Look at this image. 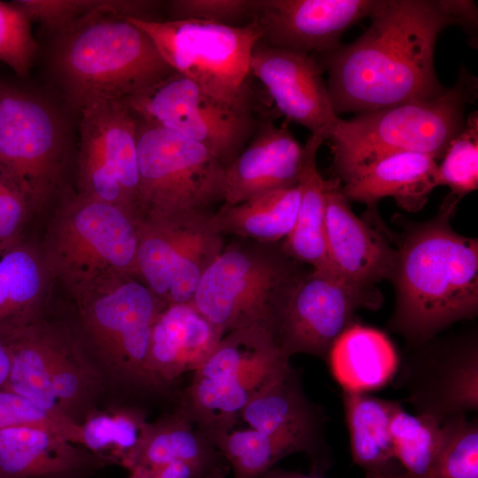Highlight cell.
<instances>
[{
    "label": "cell",
    "instance_id": "obj_35",
    "mask_svg": "<svg viewBox=\"0 0 478 478\" xmlns=\"http://www.w3.org/2000/svg\"><path fill=\"white\" fill-rule=\"evenodd\" d=\"M389 431L403 473L385 478L424 477L442 446V422L428 415L411 414L399 401L391 417Z\"/></svg>",
    "mask_w": 478,
    "mask_h": 478
},
{
    "label": "cell",
    "instance_id": "obj_23",
    "mask_svg": "<svg viewBox=\"0 0 478 478\" xmlns=\"http://www.w3.org/2000/svg\"><path fill=\"white\" fill-rule=\"evenodd\" d=\"M80 111V140L98 153L140 217L136 116L126 99H100Z\"/></svg>",
    "mask_w": 478,
    "mask_h": 478
},
{
    "label": "cell",
    "instance_id": "obj_11",
    "mask_svg": "<svg viewBox=\"0 0 478 478\" xmlns=\"http://www.w3.org/2000/svg\"><path fill=\"white\" fill-rule=\"evenodd\" d=\"M126 101L137 118L203 145L225 166L245 147L258 122L254 103H224L177 73Z\"/></svg>",
    "mask_w": 478,
    "mask_h": 478
},
{
    "label": "cell",
    "instance_id": "obj_33",
    "mask_svg": "<svg viewBox=\"0 0 478 478\" xmlns=\"http://www.w3.org/2000/svg\"><path fill=\"white\" fill-rule=\"evenodd\" d=\"M144 412L124 406L110 412H91L81 424L83 446L106 464L131 471L147 430Z\"/></svg>",
    "mask_w": 478,
    "mask_h": 478
},
{
    "label": "cell",
    "instance_id": "obj_38",
    "mask_svg": "<svg viewBox=\"0 0 478 478\" xmlns=\"http://www.w3.org/2000/svg\"><path fill=\"white\" fill-rule=\"evenodd\" d=\"M436 185L447 186L459 201L478 188V112L466 118L462 131L449 143L437 166Z\"/></svg>",
    "mask_w": 478,
    "mask_h": 478
},
{
    "label": "cell",
    "instance_id": "obj_32",
    "mask_svg": "<svg viewBox=\"0 0 478 478\" xmlns=\"http://www.w3.org/2000/svg\"><path fill=\"white\" fill-rule=\"evenodd\" d=\"M43 275L36 256L15 243L0 253V339L32 324Z\"/></svg>",
    "mask_w": 478,
    "mask_h": 478
},
{
    "label": "cell",
    "instance_id": "obj_12",
    "mask_svg": "<svg viewBox=\"0 0 478 478\" xmlns=\"http://www.w3.org/2000/svg\"><path fill=\"white\" fill-rule=\"evenodd\" d=\"M62 124L45 99L0 80V173L30 207L57 184L66 149Z\"/></svg>",
    "mask_w": 478,
    "mask_h": 478
},
{
    "label": "cell",
    "instance_id": "obj_45",
    "mask_svg": "<svg viewBox=\"0 0 478 478\" xmlns=\"http://www.w3.org/2000/svg\"><path fill=\"white\" fill-rule=\"evenodd\" d=\"M127 478H150L147 471L142 467H135L130 471Z\"/></svg>",
    "mask_w": 478,
    "mask_h": 478
},
{
    "label": "cell",
    "instance_id": "obj_34",
    "mask_svg": "<svg viewBox=\"0 0 478 478\" xmlns=\"http://www.w3.org/2000/svg\"><path fill=\"white\" fill-rule=\"evenodd\" d=\"M52 389L65 415L81 426L95 409L103 379L87 358L59 338L51 374Z\"/></svg>",
    "mask_w": 478,
    "mask_h": 478
},
{
    "label": "cell",
    "instance_id": "obj_3",
    "mask_svg": "<svg viewBox=\"0 0 478 478\" xmlns=\"http://www.w3.org/2000/svg\"><path fill=\"white\" fill-rule=\"evenodd\" d=\"M55 34L51 66L79 110L100 99H127L175 73L144 31L110 12Z\"/></svg>",
    "mask_w": 478,
    "mask_h": 478
},
{
    "label": "cell",
    "instance_id": "obj_9",
    "mask_svg": "<svg viewBox=\"0 0 478 478\" xmlns=\"http://www.w3.org/2000/svg\"><path fill=\"white\" fill-rule=\"evenodd\" d=\"M144 31L177 73L229 104L254 103L250 62L262 37L258 25L229 26L201 20L127 19Z\"/></svg>",
    "mask_w": 478,
    "mask_h": 478
},
{
    "label": "cell",
    "instance_id": "obj_19",
    "mask_svg": "<svg viewBox=\"0 0 478 478\" xmlns=\"http://www.w3.org/2000/svg\"><path fill=\"white\" fill-rule=\"evenodd\" d=\"M224 335L191 303L165 307L151 329L146 373L156 394L174 392L180 376L197 370Z\"/></svg>",
    "mask_w": 478,
    "mask_h": 478
},
{
    "label": "cell",
    "instance_id": "obj_6",
    "mask_svg": "<svg viewBox=\"0 0 478 478\" xmlns=\"http://www.w3.org/2000/svg\"><path fill=\"white\" fill-rule=\"evenodd\" d=\"M137 154L140 220L207 217L222 203L225 166L203 145L137 118Z\"/></svg>",
    "mask_w": 478,
    "mask_h": 478
},
{
    "label": "cell",
    "instance_id": "obj_43",
    "mask_svg": "<svg viewBox=\"0 0 478 478\" xmlns=\"http://www.w3.org/2000/svg\"><path fill=\"white\" fill-rule=\"evenodd\" d=\"M11 370V355L6 344L0 340V389L6 386Z\"/></svg>",
    "mask_w": 478,
    "mask_h": 478
},
{
    "label": "cell",
    "instance_id": "obj_25",
    "mask_svg": "<svg viewBox=\"0 0 478 478\" xmlns=\"http://www.w3.org/2000/svg\"><path fill=\"white\" fill-rule=\"evenodd\" d=\"M326 362L343 390L368 393L395 378L400 358L386 334L355 323L335 341Z\"/></svg>",
    "mask_w": 478,
    "mask_h": 478
},
{
    "label": "cell",
    "instance_id": "obj_36",
    "mask_svg": "<svg viewBox=\"0 0 478 478\" xmlns=\"http://www.w3.org/2000/svg\"><path fill=\"white\" fill-rule=\"evenodd\" d=\"M30 19L57 33L89 15L110 12L141 20H154L160 2L151 0H19L14 1Z\"/></svg>",
    "mask_w": 478,
    "mask_h": 478
},
{
    "label": "cell",
    "instance_id": "obj_7",
    "mask_svg": "<svg viewBox=\"0 0 478 478\" xmlns=\"http://www.w3.org/2000/svg\"><path fill=\"white\" fill-rule=\"evenodd\" d=\"M290 364L265 328L228 331L194 372L176 405L213 439L235 429L248 403Z\"/></svg>",
    "mask_w": 478,
    "mask_h": 478
},
{
    "label": "cell",
    "instance_id": "obj_1",
    "mask_svg": "<svg viewBox=\"0 0 478 478\" xmlns=\"http://www.w3.org/2000/svg\"><path fill=\"white\" fill-rule=\"evenodd\" d=\"M354 42L316 55L328 73L337 116L426 100L445 89L435 70L438 36L459 26L477 46L478 9L470 0H381Z\"/></svg>",
    "mask_w": 478,
    "mask_h": 478
},
{
    "label": "cell",
    "instance_id": "obj_2",
    "mask_svg": "<svg viewBox=\"0 0 478 478\" xmlns=\"http://www.w3.org/2000/svg\"><path fill=\"white\" fill-rule=\"evenodd\" d=\"M459 202L448 195L435 217L406 228L396 250V303L388 328L411 346L478 312V240L451 227Z\"/></svg>",
    "mask_w": 478,
    "mask_h": 478
},
{
    "label": "cell",
    "instance_id": "obj_31",
    "mask_svg": "<svg viewBox=\"0 0 478 478\" xmlns=\"http://www.w3.org/2000/svg\"><path fill=\"white\" fill-rule=\"evenodd\" d=\"M299 187L273 190L239 204H221L209 217L223 236L276 243L292 231L298 211Z\"/></svg>",
    "mask_w": 478,
    "mask_h": 478
},
{
    "label": "cell",
    "instance_id": "obj_27",
    "mask_svg": "<svg viewBox=\"0 0 478 478\" xmlns=\"http://www.w3.org/2000/svg\"><path fill=\"white\" fill-rule=\"evenodd\" d=\"M11 355V370L4 389L30 400L59 422L81 427L61 410L52 389L51 374L59 338L32 324L0 339Z\"/></svg>",
    "mask_w": 478,
    "mask_h": 478
},
{
    "label": "cell",
    "instance_id": "obj_24",
    "mask_svg": "<svg viewBox=\"0 0 478 478\" xmlns=\"http://www.w3.org/2000/svg\"><path fill=\"white\" fill-rule=\"evenodd\" d=\"M171 461L185 463L197 478H224L230 469L212 439L177 405L166 416L149 422L134 468L149 469Z\"/></svg>",
    "mask_w": 478,
    "mask_h": 478
},
{
    "label": "cell",
    "instance_id": "obj_26",
    "mask_svg": "<svg viewBox=\"0 0 478 478\" xmlns=\"http://www.w3.org/2000/svg\"><path fill=\"white\" fill-rule=\"evenodd\" d=\"M342 400L352 460L364 470L365 477L384 478L402 474L389 431L399 401L344 390Z\"/></svg>",
    "mask_w": 478,
    "mask_h": 478
},
{
    "label": "cell",
    "instance_id": "obj_42",
    "mask_svg": "<svg viewBox=\"0 0 478 478\" xmlns=\"http://www.w3.org/2000/svg\"><path fill=\"white\" fill-rule=\"evenodd\" d=\"M29 208L19 190L0 173V253L17 243Z\"/></svg>",
    "mask_w": 478,
    "mask_h": 478
},
{
    "label": "cell",
    "instance_id": "obj_4",
    "mask_svg": "<svg viewBox=\"0 0 478 478\" xmlns=\"http://www.w3.org/2000/svg\"><path fill=\"white\" fill-rule=\"evenodd\" d=\"M477 79L461 68L453 87L434 98L403 103L339 119L329 135L335 177L343 181L389 155L420 152L442 158L462 131L466 108L477 97Z\"/></svg>",
    "mask_w": 478,
    "mask_h": 478
},
{
    "label": "cell",
    "instance_id": "obj_30",
    "mask_svg": "<svg viewBox=\"0 0 478 478\" xmlns=\"http://www.w3.org/2000/svg\"><path fill=\"white\" fill-rule=\"evenodd\" d=\"M212 441L232 468L233 478H259L293 453H305L317 472L324 470L328 461L324 435H266L251 428L233 429Z\"/></svg>",
    "mask_w": 478,
    "mask_h": 478
},
{
    "label": "cell",
    "instance_id": "obj_20",
    "mask_svg": "<svg viewBox=\"0 0 478 478\" xmlns=\"http://www.w3.org/2000/svg\"><path fill=\"white\" fill-rule=\"evenodd\" d=\"M303 146L285 127L265 117L242 151L224 169L222 204L296 186Z\"/></svg>",
    "mask_w": 478,
    "mask_h": 478
},
{
    "label": "cell",
    "instance_id": "obj_44",
    "mask_svg": "<svg viewBox=\"0 0 478 478\" xmlns=\"http://www.w3.org/2000/svg\"><path fill=\"white\" fill-rule=\"evenodd\" d=\"M259 478H321L320 475H305L299 473L287 472L280 469L271 468Z\"/></svg>",
    "mask_w": 478,
    "mask_h": 478
},
{
    "label": "cell",
    "instance_id": "obj_37",
    "mask_svg": "<svg viewBox=\"0 0 478 478\" xmlns=\"http://www.w3.org/2000/svg\"><path fill=\"white\" fill-rule=\"evenodd\" d=\"M443 443L422 478H478V422L459 414L442 422Z\"/></svg>",
    "mask_w": 478,
    "mask_h": 478
},
{
    "label": "cell",
    "instance_id": "obj_39",
    "mask_svg": "<svg viewBox=\"0 0 478 478\" xmlns=\"http://www.w3.org/2000/svg\"><path fill=\"white\" fill-rule=\"evenodd\" d=\"M30 24L17 4L0 1V61L20 76L28 73L37 51Z\"/></svg>",
    "mask_w": 478,
    "mask_h": 478
},
{
    "label": "cell",
    "instance_id": "obj_28",
    "mask_svg": "<svg viewBox=\"0 0 478 478\" xmlns=\"http://www.w3.org/2000/svg\"><path fill=\"white\" fill-rule=\"evenodd\" d=\"M324 140L310 135L303 146L297 185L300 190L297 220L292 231L281 241L285 251L312 271L331 270L325 243L326 192L325 180L317 167V154Z\"/></svg>",
    "mask_w": 478,
    "mask_h": 478
},
{
    "label": "cell",
    "instance_id": "obj_13",
    "mask_svg": "<svg viewBox=\"0 0 478 478\" xmlns=\"http://www.w3.org/2000/svg\"><path fill=\"white\" fill-rule=\"evenodd\" d=\"M376 289L353 286L333 272H307L275 316L270 334L282 356L312 355L327 359L339 335L357 323L359 309L382 305Z\"/></svg>",
    "mask_w": 478,
    "mask_h": 478
},
{
    "label": "cell",
    "instance_id": "obj_14",
    "mask_svg": "<svg viewBox=\"0 0 478 478\" xmlns=\"http://www.w3.org/2000/svg\"><path fill=\"white\" fill-rule=\"evenodd\" d=\"M209 217L138 220L137 277L166 307L192 302L203 274L225 246Z\"/></svg>",
    "mask_w": 478,
    "mask_h": 478
},
{
    "label": "cell",
    "instance_id": "obj_15",
    "mask_svg": "<svg viewBox=\"0 0 478 478\" xmlns=\"http://www.w3.org/2000/svg\"><path fill=\"white\" fill-rule=\"evenodd\" d=\"M415 352L398 366L397 382L416 414L440 422L478 410V344L472 333L433 337L412 346Z\"/></svg>",
    "mask_w": 478,
    "mask_h": 478
},
{
    "label": "cell",
    "instance_id": "obj_29",
    "mask_svg": "<svg viewBox=\"0 0 478 478\" xmlns=\"http://www.w3.org/2000/svg\"><path fill=\"white\" fill-rule=\"evenodd\" d=\"M240 419L266 435H324V415L305 393L299 371L291 364L244 407Z\"/></svg>",
    "mask_w": 478,
    "mask_h": 478
},
{
    "label": "cell",
    "instance_id": "obj_5",
    "mask_svg": "<svg viewBox=\"0 0 478 478\" xmlns=\"http://www.w3.org/2000/svg\"><path fill=\"white\" fill-rule=\"evenodd\" d=\"M281 241L233 238L203 274L191 304L225 335L262 327L270 332L287 298L307 273Z\"/></svg>",
    "mask_w": 478,
    "mask_h": 478
},
{
    "label": "cell",
    "instance_id": "obj_17",
    "mask_svg": "<svg viewBox=\"0 0 478 478\" xmlns=\"http://www.w3.org/2000/svg\"><path fill=\"white\" fill-rule=\"evenodd\" d=\"M323 73L314 54L277 49L260 42L250 62V74L261 82L277 111L325 141L340 117L333 109Z\"/></svg>",
    "mask_w": 478,
    "mask_h": 478
},
{
    "label": "cell",
    "instance_id": "obj_18",
    "mask_svg": "<svg viewBox=\"0 0 478 478\" xmlns=\"http://www.w3.org/2000/svg\"><path fill=\"white\" fill-rule=\"evenodd\" d=\"M341 181L328 179L326 192L325 243L333 273L363 289L391 280L397 251L368 224L355 215L341 189Z\"/></svg>",
    "mask_w": 478,
    "mask_h": 478
},
{
    "label": "cell",
    "instance_id": "obj_22",
    "mask_svg": "<svg viewBox=\"0 0 478 478\" xmlns=\"http://www.w3.org/2000/svg\"><path fill=\"white\" fill-rule=\"evenodd\" d=\"M438 158L420 152H398L359 169L342 182L348 201L374 207L390 197L408 212H418L436 185Z\"/></svg>",
    "mask_w": 478,
    "mask_h": 478
},
{
    "label": "cell",
    "instance_id": "obj_40",
    "mask_svg": "<svg viewBox=\"0 0 478 478\" xmlns=\"http://www.w3.org/2000/svg\"><path fill=\"white\" fill-rule=\"evenodd\" d=\"M18 427L45 429L83 446L81 427L66 426L22 396L0 389V429Z\"/></svg>",
    "mask_w": 478,
    "mask_h": 478
},
{
    "label": "cell",
    "instance_id": "obj_16",
    "mask_svg": "<svg viewBox=\"0 0 478 478\" xmlns=\"http://www.w3.org/2000/svg\"><path fill=\"white\" fill-rule=\"evenodd\" d=\"M381 0H255L252 21L260 42L277 49L323 55L342 46L351 26L370 18Z\"/></svg>",
    "mask_w": 478,
    "mask_h": 478
},
{
    "label": "cell",
    "instance_id": "obj_8",
    "mask_svg": "<svg viewBox=\"0 0 478 478\" xmlns=\"http://www.w3.org/2000/svg\"><path fill=\"white\" fill-rule=\"evenodd\" d=\"M78 295L82 326L102 379L130 392L156 394L145 364L152 327L166 306L142 281L129 275L104 279Z\"/></svg>",
    "mask_w": 478,
    "mask_h": 478
},
{
    "label": "cell",
    "instance_id": "obj_41",
    "mask_svg": "<svg viewBox=\"0 0 478 478\" xmlns=\"http://www.w3.org/2000/svg\"><path fill=\"white\" fill-rule=\"evenodd\" d=\"M255 0H173L168 20H201L229 26L252 21Z\"/></svg>",
    "mask_w": 478,
    "mask_h": 478
},
{
    "label": "cell",
    "instance_id": "obj_10",
    "mask_svg": "<svg viewBox=\"0 0 478 478\" xmlns=\"http://www.w3.org/2000/svg\"><path fill=\"white\" fill-rule=\"evenodd\" d=\"M138 220L121 207L80 195L56 223L55 269L78 293L109 277L138 278Z\"/></svg>",
    "mask_w": 478,
    "mask_h": 478
},
{
    "label": "cell",
    "instance_id": "obj_21",
    "mask_svg": "<svg viewBox=\"0 0 478 478\" xmlns=\"http://www.w3.org/2000/svg\"><path fill=\"white\" fill-rule=\"evenodd\" d=\"M105 465L56 433L27 427L0 429V478H89Z\"/></svg>",
    "mask_w": 478,
    "mask_h": 478
}]
</instances>
